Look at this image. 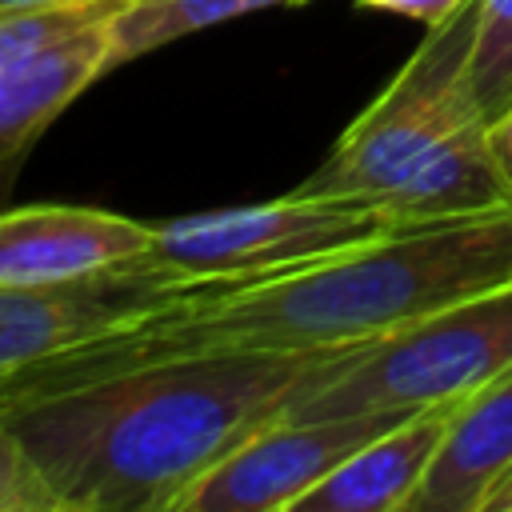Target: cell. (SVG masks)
Masks as SVG:
<instances>
[{"instance_id": "obj_8", "label": "cell", "mask_w": 512, "mask_h": 512, "mask_svg": "<svg viewBox=\"0 0 512 512\" xmlns=\"http://www.w3.org/2000/svg\"><path fill=\"white\" fill-rule=\"evenodd\" d=\"M152 244V224L80 204L0 208V284H64L96 276Z\"/></svg>"}, {"instance_id": "obj_4", "label": "cell", "mask_w": 512, "mask_h": 512, "mask_svg": "<svg viewBox=\"0 0 512 512\" xmlns=\"http://www.w3.org/2000/svg\"><path fill=\"white\" fill-rule=\"evenodd\" d=\"M512 372V280L324 356L280 416H352L464 400Z\"/></svg>"}, {"instance_id": "obj_5", "label": "cell", "mask_w": 512, "mask_h": 512, "mask_svg": "<svg viewBox=\"0 0 512 512\" xmlns=\"http://www.w3.org/2000/svg\"><path fill=\"white\" fill-rule=\"evenodd\" d=\"M396 224L360 200L288 192L268 204L212 208L152 224L148 256L180 280H252L392 236Z\"/></svg>"}, {"instance_id": "obj_10", "label": "cell", "mask_w": 512, "mask_h": 512, "mask_svg": "<svg viewBox=\"0 0 512 512\" xmlns=\"http://www.w3.org/2000/svg\"><path fill=\"white\" fill-rule=\"evenodd\" d=\"M116 24V20H112ZM112 24L76 36L72 44L0 72V208L24 172V160L60 120V112L88 92L104 72L116 68Z\"/></svg>"}, {"instance_id": "obj_3", "label": "cell", "mask_w": 512, "mask_h": 512, "mask_svg": "<svg viewBox=\"0 0 512 512\" xmlns=\"http://www.w3.org/2000/svg\"><path fill=\"white\" fill-rule=\"evenodd\" d=\"M472 20L476 0L432 24L292 192L376 204L396 232L512 212V180L492 152L468 72Z\"/></svg>"}, {"instance_id": "obj_15", "label": "cell", "mask_w": 512, "mask_h": 512, "mask_svg": "<svg viewBox=\"0 0 512 512\" xmlns=\"http://www.w3.org/2000/svg\"><path fill=\"white\" fill-rule=\"evenodd\" d=\"M360 8H372V12H392V16H404V20H416V24H440L448 20L460 4L468 0H356Z\"/></svg>"}, {"instance_id": "obj_2", "label": "cell", "mask_w": 512, "mask_h": 512, "mask_svg": "<svg viewBox=\"0 0 512 512\" xmlns=\"http://www.w3.org/2000/svg\"><path fill=\"white\" fill-rule=\"evenodd\" d=\"M332 352H220L0 400L64 512H176L244 436L276 420Z\"/></svg>"}, {"instance_id": "obj_7", "label": "cell", "mask_w": 512, "mask_h": 512, "mask_svg": "<svg viewBox=\"0 0 512 512\" xmlns=\"http://www.w3.org/2000/svg\"><path fill=\"white\" fill-rule=\"evenodd\" d=\"M400 408L352 416H276L208 468L176 512H292L336 464L392 428Z\"/></svg>"}, {"instance_id": "obj_6", "label": "cell", "mask_w": 512, "mask_h": 512, "mask_svg": "<svg viewBox=\"0 0 512 512\" xmlns=\"http://www.w3.org/2000/svg\"><path fill=\"white\" fill-rule=\"evenodd\" d=\"M188 288L192 280L172 276L148 252L64 284H0V380L128 328L180 300Z\"/></svg>"}, {"instance_id": "obj_13", "label": "cell", "mask_w": 512, "mask_h": 512, "mask_svg": "<svg viewBox=\"0 0 512 512\" xmlns=\"http://www.w3.org/2000/svg\"><path fill=\"white\" fill-rule=\"evenodd\" d=\"M468 72L484 116H500L512 104V0H476Z\"/></svg>"}, {"instance_id": "obj_9", "label": "cell", "mask_w": 512, "mask_h": 512, "mask_svg": "<svg viewBox=\"0 0 512 512\" xmlns=\"http://www.w3.org/2000/svg\"><path fill=\"white\" fill-rule=\"evenodd\" d=\"M464 400L412 408L392 428L356 448L344 464H336L312 492L296 500L292 512H408Z\"/></svg>"}, {"instance_id": "obj_11", "label": "cell", "mask_w": 512, "mask_h": 512, "mask_svg": "<svg viewBox=\"0 0 512 512\" xmlns=\"http://www.w3.org/2000/svg\"><path fill=\"white\" fill-rule=\"evenodd\" d=\"M512 468V372L472 392L408 512H484L488 492Z\"/></svg>"}, {"instance_id": "obj_12", "label": "cell", "mask_w": 512, "mask_h": 512, "mask_svg": "<svg viewBox=\"0 0 512 512\" xmlns=\"http://www.w3.org/2000/svg\"><path fill=\"white\" fill-rule=\"evenodd\" d=\"M292 4H308V0H132L112 24V56L120 68L192 32H204L264 8H292Z\"/></svg>"}, {"instance_id": "obj_1", "label": "cell", "mask_w": 512, "mask_h": 512, "mask_svg": "<svg viewBox=\"0 0 512 512\" xmlns=\"http://www.w3.org/2000/svg\"><path fill=\"white\" fill-rule=\"evenodd\" d=\"M508 276L512 212L404 228L300 268L192 284L168 308L0 380V400L180 356L344 352L444 304L500 288Z\"/></svg>"}, {"instance_id": "obj_14", "label": "cell", "mask_w": 512, "mask_h": 512, "mask_svg": "<svg viewBox=\"0 0 512 512\" xmlns=\"http://www.w3.org/2000/svg\"><path fill=\"white\" fill-rule=\"evenodd\" d=\"M0 512H64L28 444L0 420Z\"/></svg>"}, {"instance_id": "obj_16", "label": "cell", "mask_w": 512, "mask_h": 512, "mask_svg": "<svg viewBox=\"0 0 512 512\" xmlns=\"http://www.w3.org/2000/svg\"><path fill=\"white\" fill-rule=\"evenodd\" d=\"M488 140H492V152H496L504 176L512 180V104H508L500 116L488 120Z\"/></svg>"}, {"instance_id": "obj_17", "label": "cell", "mask_w": 512, "mask_h": 512, "mask_svg": "<svg viewBox=\"0 0 512 512\" xmlns=\"http://www.w3.org/2000/svg\"><path fill=\"white\" fill-rule=\"evenodd\" d=\"M508 280H512V276H508Z\"/></svg>"}]
</instances>
